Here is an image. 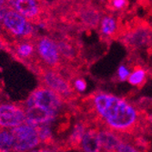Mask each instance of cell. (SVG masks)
<instances>
[{
	"label": "cell",
	"instance_id": "14",
	"mask_svg": "<svg viewBox=\"0 0 152 152\" xmlns=\"http://www.w3.org/2000/svg\"><path fill=\"white\" fill-rule=\"evenodd\" d=\"M99 137L103 151L115 152L118 146L122 141V140L115 131H112L108 129L99 130Z\"/></svg>",
	"mask_w": 152,
	"mask_h": 152
},
{
	"label": "cell",
	"instance_id": "19",
	"mask_svg": "<svg viewBox=\"0 0 152 152\" xmlns=\"http://www.w3.org/2000/svg\"><path fill=\"white\" fill-rule=\"evenodd\" d=\"M13 135L11 130L2 129H0V150L8 151L13 148Z\"/></svg>",
	"mask_w": 152,
	"mask_h": 152
},
{
	"label": "cell",
	"instance_id": "30",
	"mask_svg": "<svg viewBox=\"0 0 152 152\" xmlns=\"http://www.w3.org/2000/svg\"><path fill=\"white\" fill-rule=\"evenodd\" d=\"M151 66H152V61H151Z\"/></svg>",
	"mask_w": 152,
	"mask_h": 152
},
{
	"label": "cell",
	"instance_id": "4",
	"mask_svg": "<svg viewBox=\"0 0 152 152\" xmlns=\"http://www.w3.org/2000/svg\"><path fill=\"white\" fill-rule=\"evenodd\" d=\"M8 35L20 37L21 39H33L34 27L20 14L8 7L6 15L0 23Z\"/></svg>",
	"mask_w": 152,
	"mask_h": 152
},
{
	"label": "cell",
	"instance_id": "23",
	"mask_svg": "<svg viewBox=\"0 0 152 152\" xmlns=\"http://www.w3.org/2000/svg\"><path fill=\"white\" fill-rule=\"evenodd\" d=\"M115 152H140V151H139V149H137L134 146L122 140L120 144L118 146Z\"/></svg>",
	"mask_w": 152,
	"mask_h": 152
},
{
	"label": "cell",
	"instance_id": "29",
	"mask_svg": "<svg viewBox=\"0 0 152 152\" xmlns=\"http://www.w3.org/2000/svg\"><path fill=\"white\" fill-rule=\"evenodd\" d=\"M104 152H111V151H104Z\"/></svg>",
	"mask_w": 152,
	"mask_h": 152
},
{
	"label": "cell",
	"instance_id": "18",
	"mask_svg": "<svg viewBox=\"0 0 152 152\" xmlns=\"http://www.w3.org/2000/svg\"><path fill=\"white\" fill-rule=\"evenodd\" d=\"M146 78H147V71L144 68L137 66L130 72V75L127 81L131 86L140 87L145 82Z\"/></svg>",
	"mask_w": 152,
	"mask_h": 152
},
{
	"label": "cell",
	"instance_id": "25",
	"mask_svg": "<svg viewBox=\"0 0 152 152\" xmlns=\"http://www.w3.org/2000/svg\"><path fill=\"white\" fill-rule=\"evenodd\" d=\"M31 152H53L52 150H48V149H39V150H34Z\"/></svg>",
	"mask_w": 152,
	"mask_h": 152
},
{
	"label": "cell",
	"instance_id": "6",
	"mask_svg": "<svg viewBox=\"0 0 152 152\" xmlns=\"http://www.w3.org/2000/svg\"><path fill=\"white\" fill-rule=\"evenodd\" d=\"M13 135V151L28 152L40 144V139L36 127L24 123L11 129Z\"/></svg>",
	"mask_w": 152,
	"mask_h": 152
},
{
	"label": "cell",
	"instance_id": "10",
	"mask_svg": "<svg viewBox=\"0 0 152 152\" xmlns=\"http://www.w3.org/2000/svg\"><path fill=\"white\" fill-rule=\"evenodd\" d=\"M152 40V32L146 26H137L130 29L126 35L124 41L133 48L148 46Z\"/></svg>",
	"mask_w": 152,
	"mask_h": 152
},
{
	"label": "cell",
	"instance_id": "15",
	"mask_svg": "<svg viewBox=\"0 0 152 152\" xmlns=\"http://www.w3.org/2000/svg\"><path fill=\"white\" fill-rule=\"evenodd\" d=\"M56 42L58 47V50L60 53L62 62L64 59L68 60V61H72L77 58V50L71 40L65 37V38H62L59 40H56Z\"/></svg>",
	"mask_w": 152,
	"mask_h": 152
},
{
	"label": "cell",
	"instance_id": "8",
	"mask_svg": "<svg viewBox=\"0 0 152 152\" xmlns=\"http://www.w3.org/2000/svg\"><path fill=\"white\" fill-rule=\"evenodd\" d=\"M26 123V114L23 105L0 104V128H17Z\"/></svg>",
	"mask_w": 152,
	"mask_h": 152
},
{
	"label": "cell",
	"instance_id": "1",
	"mask_svg": "<svg viewBox=\"0 0 152 152\" xmlns=\"http://www.w3.org/2000/svg\"><path fill=\"white\" fill-rule=\"evenodd\" d=\"M96 114L112 131H127L135 127L139 119L136 107L118 96L105 92L95 93L91 99Z\"/></svg>",
	"mask_w": 152,
	"mask_h": 152
},
{
	"label": "cell",
	"instance_id": "27",
	"mask_svg": "<svg viewBox=\"0 0 152 152\" xmlns=\"http://www.w3.org/2000/svg\"><path fill=\"white\" fill-rule=\"evenodd\" d=\"M0 152H7V151H3V150H0Z\"/></svg>",
	"mask_w": 152,
	"mask_h": 152
},
{
	"label": "cell",
	"instance_id": "20",
	"mask_svg": "<svg viewBox=\"0 0 152 152\" xmlns=\"http://www.w3.org/2000/svg\"><path fill=\"white\" fill-rule=\"evenodd\" d=\"M36 129H37V131L39 136L40 142L50 144L52 135H51V131H50L49 128L44 125V126H36Z\"/></svg>",
	"mask_w": 152,
	"mask_h": 152
},
{
	"label": "cell",
	"instance_id": "21",
	"mask_svg": "<svg viewBox=\"0 0 152 152\" xmlns=\"http://www.w3.org/2000/svg\"><path fill=\"white\" fill-rule=\"evenodd\" d=\"M130 69L126 65H120L118 68V78L120 81H126L128 80L130 75Z\"/></svg>",
	"mask_w": 152,
	"mask_h": 152
},
{
	"label": "cell",
	"instance_id": "24",
	"mask_svg": "<svg viewBox=\"0 0 152 152\" xmlns=\"http://www.w3.org/2000/svg\"><path fill=\"white\" fill-rule=\"evenodd\" d=\"M129 2L126 0H113L110 2V7L115 10H122L128 7Z\"/></svg>",
	"mask_w": 152,
	"mask_h": 152
},
{
	"label": "cell",
	"instance_id": "26",
	"mask_svg": "<svg viewBox=\"0 0 152 152\" xmlns=\"http://www.w3.org/2000/svg\"><path fill=\"white\" fill-rule=\"evenodd\" d=\"M5 43H6V42H5V40H3V39H2V37L0 36V48H1L2 45L5 44Z\"/></svg>",
	"mask_w": 152,
	"mask_h": 152
},
{
	"label": "cell",
	"instance_id": "16",
	"mask_svg": "<svg viewBox=\"0 0 152 152\" xmlns=\"http://www.w3.org/2000/svg\"><path fill=\"white\" fill-rule=\"evenodd\" d=\"M99 30L104 37H111L115 35L118 29V23L114 17L104 16L99 22Z\"/></svg>",
	"mask_w": 152,
	"mask_h": 152
},
{
	"label": "cell",
	"instance_id": "11",
	"mask_svg": "<svg viewBox=\"0 0 152 152\" xmlns=\"http://www.w3.org/2000/svg\"><path fill=\"white\" fill-rule=\"evenodd\" d=\"M24 109L26 114V123L33 127L50 122L57 116V114L35 105L24 107Z\"/></svg>",
	"mask_w": 152,
	"mask_h": 152
},
{
	"label": "cell",
	"instance_id": "5",
	"mask_svg": "<svg viewBox=\"0 0 152 152\" xmlns=\"http://www.w3.org/2000/svg\"><path fill=\"white\" fill-rule=\"evenodd\" d=\"M64 103V99L57 93L45 87L40 86L30 94L23 107L35 105L47 109L50 112L58 114V112L63 107Z\"/></svg>",
	"mask_w": 152,
	"mask_h": 152
},
{
	"label": "cell",
	"instance_id": "12",
	"mask_svg": "<svg viewBox=\"0 0 152 152\" xmlns=\"http://www.w3.org/2000/svg\"><path fill=\"white\" fill-rule=\"evenodd\" d=\"M77 18L86 27H91V28L98 27L102 18L100 12L96 7L91 6L82 7L77 11Z\"/></svg>",
	"mask_w": 152,
	"mask_h": 152
},
{
	"label": "cell",
	"instance_id": "17",
	"mask_svg": "<svg viewBox=\"0 0 152 152\" xmlns=\"http://www.w3.org/2000/svg\"><path fill=\"white\" fill-rule=\"evenodd\" d=\"M87 131V127L83 122H78L74 126L73 131L69 137V145L72 148L79 147L80 141L82 140L83 136Z\"/></svg>",
	"mask_w": 152,
	"mask_h": 152
},
{
	"label": "cell",
	"instance_id": "7",
	"mask_svg": "<svg viewBox=\"0 0 152 152\" xmlns=\"http://www.w3.org/2000/svg\"><path fill=\"white\" fill-rule=\"evenodd\" d=\"M7 5L31 24H38L45 20L44 15L46 14V7L43 6L42 2L35 0H16L7 1Z\"/></svg>",
	"mask_w": 152,
	"mask_h": 152
},
{
	"label": "cell",
	"instance_id": "13",
	"mask_svg": "<svg viewBox=\"0 0 152 152\" xmlns=\"http://www.w3.org/2000/svg\"><path fill=\"white\" fill-rule=\"evenodd\" d=\"M82 152H101L102 148L99 137V130L96 129H87L79 144Z\"/></svg>",
	"mask_w": 152,
	"mask_h": 152
},
{
	"label": "cell",
	"instance_id": "28",
	"mask_svg": "<svg viewBox=\"0 0 152 152\" xmlns=\"http://www.w3.org/2000/svg\"><path fill=\"white\" fill-rule=\"evenodd\" d=\"M150 121H151V125H152V116H151V120Z\"/></svg>",
	"mask_w": 152,
	"mask_h": 152
},
{
	"label": "cell",
	"instance_id": "3",
	"mask_svg": "<svg viewBox=\"0 0 152 152\" xmlns=\"http://www.w3.org/2000/svg\"><path fill=\"white\" fill-rule=\"evenodd\" d=\"M34 40L37 49V57L41 66L58 71L63 62L56 40L47 36L35 37Z\"/></svg>",
	"mask_w": 152,
	"mask_h": 152
},
{
	"label": "cell",
	"instance_id": "9",
	"mask_svg": "<svg viewBox=\"0 0 152 152\" xmlns=\"http://www.w3.org/2000/svg\"><path fill=\"white\" fill-rule=\"evenodd\" d=\"M10 49L14 53V57L18 58L20 61L28 63L29 65H35L37 71L42 66L37 57V49L34 38L15 41L12 44Z\"/></svg>",
	"mask_w": 152,
	"mask_h": 152
},
{
	"label": "cell",
	"instance_id": "22",
	"mask_svg": "<svg viewBox=\"0 0 152 152\" xmlns=\"http://www.w3.org/2000/svg\"><path fill=\"white\" fill-rule=\"evenodd\" d=\"M72 87L75 89V91H77V92H79V93L84 92L87 89V82L83 78L78 77L73 81Z\"/></svg>",
	"mask_w": 152,
	"mask_h": 152
},
{
	"label": "cell",
	"instance_id": "2",
	"mask_svg": "<svg viewBox=\"0 0 152 152\" xmlns=\"http://www.w3.org/2000/svg\"><path fill=\"white\" fill-rule=\"evenodd\" d=\"M39 75V79L42 82V87H45L66 100H72L76 95V91L72 84L59 71L49 69L44 66L40 67L37 71Z\"/></svg>",
	"mask_w": 152,
	"mask_h": 152
}]
</instances>
